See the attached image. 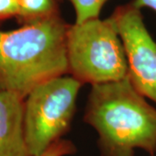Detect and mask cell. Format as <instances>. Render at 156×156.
I'll list each match as a JSON object with an SVG mask.
<instances>
[{
  "label": "cell",
  "instance_id": "3",
  "mask_svg": "<svg viewBox=\"0 0 156 156\" xmlns=\"http://www.w3.org/2000/svg\"><path fill=\"white\" fill-rule=\"evenodd\" d=\"M66 56L69 75L83 84L93 86L128 76L125 50L110 18L69 26Z\"/></svg>",
  "mask_w": 156,
  "mask_h": 156
},
{
  "label": "cell",
  "instance_id": "7",
  "mask_svg": "<svg viewBox=\"0 0 156 156\" xmlns=\"http://www.w3.org/2000/svg\"><path fill=\"white\" fill-rule=\"evenodd\" d=\"M18 14L30 21L56 13L54 0H17Z\"/></svg>",
  "mask_w": 156,
  "mask_h": 156
},
{
  "label": "cell",
  "instance_id": "4",
  "mask_svg": "<svg viewBox=\"0 0 156 156\" xmlns=\"http://www.w3.org/2000/svg\"><path fill=\"white\" fill-rule=\"evenodd\" d=\"M83 84L70 75L35 87L23 101L25 140L30 156L43 154L69 132Z\"/></svg>",
  "mask_w": 156,
  "mask_h": 156
},
{
  "label": "cell",
  "instance_id": "9",
  "mask_svg": "<svg viewBox=\"0 0 156 156\" xmlns=\"http://www.w3.org/2000/svg\"><path fill=\"white\" fill-rule=\"evenodd\" d=\"M76 147L72 141L61 139L50 146L48 149L37 156H68L75 154Z\"/></svg>",
  "mask_w": 156,
  "mask_h": 156
},
{
  "label": "cell",
  "instance_id": "1",
  "mask_svg": "<svg viewBox=\"0 0 156 156\" xmlns=\"http://www.w3.org/2000/svg\"><path fill=\"white\" fill-rule=\"evenodd\" d=\"M84 122L98 134L100 156L156 154V108L122 80L91 86Z\"/></svg>",
  "mask_w": 156,
  "mask_h": 156
},
{
  "label": "cell",
  "instance_id": "5",
  "mask_svg": "<svg viewBox=\"0 0 156 156\" xmlns=\"http://www.w3.org/2000/svg\"><path fill=\"white\" fill-rule=\"evenodd\" d=\"M122 40L128 62V77L140 94L156 103V42L133 5L118 7L109 17Z\"/></svg>",
  "mask_w": 156,
  "mask_h": 156
},
{
  "label": "cell",
  "instance_id": "8",
  "mask_svg": "<svg viewBox=\"0 0 156 156\" xmlns=\"http://www.w3.org/2000/svg\"><path fill=\"white\" fill-rule=\"evenodd\" d=\"M76 12V23H81L99 17L101 8L108 0H69Z\"/></svg>",
  "mask_w": 156,
  "mask_h": 156
},
{
  "label": "cell",
  "instance_id": "11",
  "mask_svg": "<svg viewBox=\"0 0 156 156\" xmlns=\"http://www.w3.org/2000/svg\"><path fill=\"white\" fill-rule=\"evenodd\" d=\"M133 5L140 10L143 7H147L156 12V0H134Z\"/></svg>",
  "mask_w": 156,
  "mask_h": 156
},
{
  "label": "cell",
  "instance_id": "2",
  "mask_svg": "<svg viewBox=\"0 0 156 156\" xmlns=\"http://www.w3.org/2000/svg\"><path fill=\"white\" fill-rule=\"evenodd\" d=\"M68 28L54 13L17 30H0V89L24 99L39 84L69 75Z\"/></svg>",
  "mask_w": 156,
  "mask_h": 156
},
{
  "label": "cell",
  "instance_id": "10",
  "mask_svg": "<svg viewBox=\"0 0 156 156\" xmlns=\"http://www.w3.org/2000/svg\"><path fill=\"white\" fill-rule=\"evenodd\" d=\"M18 14L17 0H0V17Z\"/></svg>",
  "mask_w": 156,
  "mask_h": 156
},
{
  "label": "cell",
  "instance_id": "6",
  "mask_svg": "<svg viewBox=\"0 0 156 156\" xmlns=\"http://www.w3.org/2000/svg\"><path fill=\"white\" fill-rule=\"evenodd\" d=\"M23 101L0 89V156H30L24 134Z\"/></svg>",
  "mask_w": 156,
  "mask_h": 156
}]
</instances>
